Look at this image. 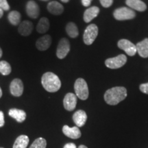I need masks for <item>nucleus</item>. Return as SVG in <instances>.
<instances>
[{"mask_svg":"<svg viewBox=\"0 0 148 148\" xmlns=\"http://www.w3.org/2000/svg\"><path fill=\"white\" fill-rule=\"evenodd\" d=\"M127 97V90L123 86H116L107 90L104 94V100L111 106L118 104Z\"/></svg>","mask_w":148,"mask_h":148,"instance_id":"1","label":"nucleus"},{"mask_svg":"<svg viewBox=\"0 0 148 148\" xmlns=\"http://www.w3.org/2000/svg\"><path fill=\"white\" fill-rule=\"evenodd\" d=\"M41 84L43 88L49 92H57L61 87L60 78L58 75L51 72H47L42 75Z\"/></svg>","mask_w":148,"mask_h":148,"instance_id":"2","label":"nucleus"},{"mask_svg":"<svg viewBox=\"0 0 148 148\" xmlns=\"http://www.w3.org/2000/svg\"><path fill=\"white\" fill-rule=\"evenodd\" d=\"M75 95L82 100H86L88 97V88L87 83L82 78H78L75 80L74 84Z\"/></svg>","mask_w":148,"mask_h":148,"instance_id":"3","label":"nucleus"},{"mask_svg":"<svg viewBox=\"0 0 148 148\" xmlns=\"http://www.w3.org/2000/svg\"><path fill=\"white\" fill-rule=\"evenodd\" d=\"M114 17L118 21H124V20L132 19L136 16V13L132 9L122 7L116 9L113 13Z\"/></svg>","mask_w":148,"mask_h":148,"instance_id":"4","label":"nucleus"},{"mask_svg":"<svg viewBox=\"0 0 148 148\" xmlns=\"http://www.w3.org/2000/svg\"><path fill=\"white\" fill-rule=\"evenodd\" d=\"M98 35V27L95 24H90L86 27L85 29L83 40L84 43L87 45H90L95 41Z\"/></svg>","mask_w":148,"mask_h":148,"instance_id":"5","label":"nucleus"},{"mask_svg":"<svg viewBox=\"0 0 148 148\" xmlns=\"http://www.w3.org/2000/svg\"><path fill=\"white\" fill-rule=\"evenodd\" d=\"M127 62V58L124 54H120L114 58H108L105 61V64L107 67L112 69L121 68Z\"/></svg>","mask_w":148,"mask_h":148,"instance_id":"6","label":"nucleus"},{"mask_svg":"<svg viewBox=\"0 0 148 148\" xmlns=\"http://www.w3.org/2000/svg\"><path fill=\"white\" fill-rule=\"evenodd\" d=\"M70 51V43L69 40L62 38L58 42L56 50V56L59 59H63L67 56Z\"/></svg>","mask_w":148,"mask_h":148,"instance_id":"7","label":"nucleus"},{"mask_svg":"<svg viewBox=\"0 0 148 148\" xmlns=\"http://www.w3.org/2000/svg\"><path fill=\"white\" fill-rule=\"evenodd\" d=\"M118 47L122 49L130 56H133L136 54V47L132 42L127 39H121L118 42Z\"/></svg>","mask_w":148,"mask_h":148,"instance_id":"8","label":"nucleus"},{"mask_svg":"<svg viewBox=\"0 0 148 148\" xmlns=\"http://www.w3.org/2000/svg\"><path fill=\"white\" fill-rule=\"evenodd\" d=\"M10 93L14 97H20L23 92V84L21 79H14L10 85Z\"/></svg>","mask_w":148,"mask_h":148,"instance_id":"9","label":"nucleus"},{"mask_svg":"<svg viewBox=\"0 0 148 148\" xmlns=\"http://www.w3.org/2000/svg\"><path fill=\"white\" fill-rule=\"evenodd\" d=\"M77 104V96L72 92H69L64 96L63 100L64 108L68 111H72L75 108Z\"/></svg>","mask_w":148,"mask_h":148,"instance_id":"10","label":"nucleus"},{"mask_svg":"<svg viewBox=\"0 0 148 148\" xmlns=\"http://www.w3.org/2000/svg\"><path fill=\"white\" fill-rule=\"evenodd\" d=\"M51 37L50 35H44L36 40V47L38 50L45 51L50 47L51 44Z\"/></svg>","mask_w":148,"mask_h":148,"instance_id":"11","label":"nucleus"},{"mask_svg":"<svg viewBox=\"0 0 148 148\" xmlns=\"http://www.w3.org/2000/svg\"><path fill=\"white\" fill-rule=\"evenodd\" d=\"M26 12L30 18H36L40 14L39 7L35 1H29L26 5Z\"/></svg>","mask_w":148,"mask_h":148,"instance_id":"12","label":"nucleus"},{"mask_svg":"<svg viewBox=\"0 0 148 148\" xmlns=\"http://www.w3.org/2000/svg\"><path fill=\"white\" fill-rule=\"evenodd\" d=\"M33 23L29 21H24L19 24L18 27V32L21 36H27L32 32Z\"/></svg>","mask_w":148,"mask_h":148,"instance_id":"13","label":"nucleus"},{"mask_svg":"<svg viewBox=\"0 0 148 148\" xmlns=\"http://www.w3.org/2000/svg\"><path fill=\"white\" fill-rule=\"evenodd\" d=\"M73 120L77 127H82L87 120V114L85 111L79 110L73 114Z\"/></svg>","mask_w":148,"mask_h":148,"instance_id":"14","label":"nucleus"},{"mask_svg":"<svg viewBox=\"0 0 148 148\" xmlns=\"http://www.w3.org/2000/svg\"><path fill=\"white\" fill-rule=\"evenodd\" d=\"M62 132L65 136L73 139H77L81 136V132L77 126L70 127L65 125L62 127Z\"/></svg>","mask_w":148,"mask_h":148,"instance_id":"15","label":"nucleus"},{"mask_svg":"<svg viewBox=\"0 0 148 148\" xmlns=\"http://www.w3.org/2000/svg\"><path fill=\"white\" fill-rule=\"evenodd\" d=\"M47 10L53 15H60L63 12L64 7L56 1H50L47 4Z\"/></svg>","mask_w":148,"mask_h":148,"instance_id":"16","label":"nucleus"},{"mask_svg":"<svg viewBox=\"0 0 148 148\" xmlns=\"http://www.w3.org/2000/svg\"><path fill=\"white\" fill-rule=\"evenodd\" d=\"M9 115L16 120L18 123H22L26 119V113L23 110L17 108H12L9 110Z\"/></svg>","mask_w":148,"mask_h":148,"instance_id":"17","label":"nucleus"},{"mask_svg":"<svg viewBox=\"0 0 148 148\" xmlns=\"http://www.w3.org/2000/svg\"><path fill=\"white\" fill-rule=\"evenodd\" d=\"M99 12V8L97 6H92L85 10L83 18L86 23H89L93 18L98 15Z\"/></svg>","mask_w":148,"mask_h":148,"instance_id":"18","label":"nucleus"},{"mask_svg":"<svg viewBox=\"0 0 148 148\" xmlns=\"http://www.w3.org/2000/svg\"><path fill=\"white\" fill-rule=\"evenodd\" d=\"M136 51L142 58H148V38L138 42L136 45Z\"/></svg>","mask_w":148,"mask_h":148,"instance_id":"19","label":"nucleus"},{"mask_svg":"<svg viewBox=\"0 0 148 148\" xmlns=\"http://www.w3.org/2000/svg\"><path fill=\"white\" fill-rule=\"evenodd\" d=\"M125 3L131 9L139 12H143L147 9V5L140 0H126Z\"/></svg>","mask_w":148,"mask_h":148,"instance_id":"20","label":"nucleus"},{"mask_svg":"<svg viewBox=\"0 0 148 148\" xmlns=\"http://www.w3.org/2000/svg\"><path fill=\"white\" fill-rule=\"evenodd\" d=\"M49 19L46 17H42L40 18L36 25V31L40 34H44L49 30Z\"/></svg>","mask_w":148,"mask_h":148,"instance_id":"21","label":"nucleus"},{"mask_svg":"<svg viewBox=\"0 0 148 148\" xmlns=\"http://www.w3.org/2000/svg\"><path fill=\"white\" fill-rule=\"evenodd\" d=\"M28 143V136L26 135H21L16 139L12 148H26Z\"/></svg>","mask_w":148,"mask_h":148,"instance_id":"22","label":"nucleus"},{"mask_svg":"<svg viewBox=\"0 0 148 148\" xmlns=\"http://www.w3.org/2000/svg\"><path fill=\"white\" fill-rule=\"evenodd\" d=\"M66 32L71 38H76L79 35V31L77 25L73 22H69L66 25Z\"/></svg>","mask_w":148,"mask_h":148,"instance_id":"23","label":"nucleus"},{"mask_svg":"<svg viewBox=\"0 0 148 148\" xmlns=\"http://www.w3.org/2000/svg\"><path fill=\"white\" fill-rule=\"evenodd\" d=\"M8 21L12 25H18L21 23V16L18 11L13 10L8 14Z\"/></svg>","mask_w":148,"mask_h":148,"instance_id":"24","label":"nucleus"},{"mask_svg":"<svg viewBox=\"0 0 148 148\" xmlns=\"http://www.w3.org/2000/svg\"><path fill=\"white\" fill-rule=\"evenodd\" d=\"M11 66L8 62L5 60L0 61V73L1 75H8L11 73Z\"/></svg>","mask_w":148,"mask_h":148,"instance_id":"25","label":"nucleus"},{"mask_svg":"<svg viewBox=\"0 0 148 148\" xmlns=\"http://www.w3.org/2000/svg\"><path fill=\"white\" fill-rule=\"evenodd\" d=\"M47 146V142L45 138L40 137L36 138V140L33 142L29 148H46Z\"/></svg>","mask_w":148,"mask_h":148,"instance_id":"26","label":"nucleus"},{"mask_svg":"<svg viewBox=\"0 0 148 148\" xmlns=\"http://www.w3.org/2000/svg\"><path fill=\"white\" fill-rule=\"evenodd\" d=\"M0 8H1L3 11L9 10L10 5H9L7 0H0Z\"/></svg>","mask_w":148,"mask_h":148,"instance_id":"27","label":"nucleus"},{"mask_svg":"<svg viewBox=\"0 0 148 148\" xmlns=\"http://www.w3.org/2000/svg\"><path fill=\"white\" fill-rule=\"evenodd\" d=\"M101 5L104 8H108L112 4L113 0H99Z\"/></svg>","mask_w":148,"mask_h":148,"instance_id":"28","label":"nucleus"},{"mask_svg":"<svg viewBox=\"0 0 148 148\" xmlns=\"http://www.w3.org/2000/svg\"><path fill=\"white\" fill-rule=\"evenodd\" d=\"M140 91L143 93L148 94V82L145 84H141L140 85Z\"/></svg>","mask_w":148,"mask_h":148,"instance_id":"29","label":"nucleus"},{"mask_svg":"<svg viewBox=\"0 0 148 148\" xmlns=\"http://www.w3.org/2000/svg\"><path fill=\"white\" fill-rule=\"evenodd\" d=\"M5 123L4 121V115H3V113L2 111L0 110V127L3 126Z\"/></svg>","mask_w":148,"mask_h":148,"instance_id":"30","label":"nucleus"},{"mask_svg":"<svg viewBox=\"0 0 148 148\" xmlns=\"http://www.w3.org/2000/svg\"><path fill=\"white\" fill-rule=\"evenodd\" d=\"M92 0H82V5L85 7H88L90 5Z\"/></svg>","mask_w":148,"mask_h":148,"instance_id":"31","label":"nucleus"},{"mask_svg":"<svg viewBox=\"0 0 148 148\" xmlns=\"http://www.w3.org/2000/svg\"><path fill=\"white\" fill-rule=\"evenodd\" d=\"M63 148H76V145L73 143H66Z\"/></svg>","mask_w":148,"mask_h":148,"instance_id":"32","label":"nucleus"},{"mask_svg":"<svg viewBox=\"0 0 148 148\" xmlns=\"http://www.w3.org/2000/svg\"><path fill=\"white\" fill-rule=\"evenodd\" d=\"M3 15V10L1 8H0V18L2 17Z\"/></svg>","mask_w":148,"mask_h":148,"instance_id":"33","label":"nucleus"},{"mask_svg":"<svg viewBox=\"0 0 148 148\" xmlns=\"http://www.w3.org/2000/svg\"><path fill=\"white\" fill-rule=\"evenodd\" d=\"M78 148H88V147H86V146H85V145H79V147H78Z\"/></svg>","mask_w":148,"mask_h":148,"instance_id":"34","label":"nucleus"},{"mask_svg":"<svg viewBox=\"0 0 148 148\" xmlns=\"http://www.w3.org/2000/svg\"><path fill=\"white\" fill-rule=\"evenodd\" d=\"M2 50H1V47H0V58H1V56H2Z\"/></svg>","mask_w":148,"mask_h":148,"instance_id":"35","label":"nucleus"},{"mask_svg":"<svg viewBox=\"0 0 148 148\" xmlns=\"http://www.w3.org/2000/svg\"><path fill=\"white\" fill-rule=\"evenodd\" d=\"M69 0H61V1H62V2H64V3L69 2Z\"/></svg>","mask_w":148,"mask_h":148,"instance_id":"36","label":"nucleus"},{"mask_svg":"<svg viewBox=\"0 0 148 148\" xmlns=\"http://www.w3.org/2000/svg\"><path fill=\"white\" fill-rule=\"evenodd\" d=\"M1 96H2V90H1V88L0 87V98L1 97Z\"/></svg>","mask_w":148,"mask_h":148,"instance_id":"37","label":"nucleus"},{"mask_svg":"<svg viewBox=\"0 0 148 148\" xmlns=\"http://www.w3.org/2000/svg\"><path fill=\"white\" fill-rule=\"evenodd\" d=\"M42 1H49V0H42Z\"/></svg>","mask_w":148,"mask_h":148,"instance_id":"38","label":"nucleus"},{"mask_svg":"<svg viewBox=\"0 0 148 148\" xmlns=\"http://www.w3.org/2000/svg\"><path fill=\"white\" fill-rule=\"evenodd\" d=\"M0 148H3V147H0Z\"/></svg>","mask_w":148,"mask_h":148,"instance_id":"39","label":"nucleus"}]
</instances>
